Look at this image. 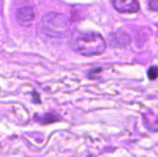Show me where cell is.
<instances>
[{"label":"cell","mask_w":158,"mask_h":157,"mask_svg":"<svg viewBox=\"0 0 158 157\" xmlns=\"http://www.w3.org/2000/svg\"><path fill=\"white\" fill-rule=\"evenodd\" d=\"M147 4L150 10L158 11V0H147Z\"/></svg>","instance_id":"6"},{"label":"cell","mask_w":158,"mask_h":157,"mask_svg":"<svg viewBox=\"0 0 158 157\" xmlns=\"http://www.w3.org/2000/svg\"><path fill=\"white\" fill-rule=\"evenodd\" d=\"M156 124H158V119L156 120Z\"/></svg>","instance_id":"7"},{"label":"cell","mask_w":158,"mask_h":157,"mask_svg":"<svg viewBox=\"0 0 158 157\" xmlns=\"http://www.w3.org/2000/svg\"><path fill=\"white\" fill-rule=\"evenodd\" d=\"M73 49L84 56H94L104 54L106 43L103 36L97 32H85L76 37Z\"/></svg>","instance_id":"1"},{"label":"cell","mask_w":158,"mask_h":157,"mask_svg":"<svg viewBox=\"0 0 158 157\" xmlns=\"http://www.w3.org/2000/svg\"><path fill=\"white\" fill-rule=\"evenodd\" d=\"M42 29L47 36L62 38L68 30L67 19L63 14L56 12L48 13L42 19Z\"/></svg>","instance_id":"2"},{"label":"cell","mask_w":158,"mask_h":157,"mask_svg":"<svg viewBox=\"0 0 158 157\" xmlns=\"http://www.w3.org/2000/svg\"><path fill=\"white\" fill-rule=\"evenodd\" d=\"M35 14L31 6H22L17 12V19L22 25H29L34 19Z\"/></svg>","instance_id":"4"},{"label":"cell","mask_w":158,"mask_h":157,"mask_svg":"<svg viewBox=\"0 0 158 157\" xmlns=\"http://www.w3.org/2000/svg\"><path fill=\"white\" fill-rule=\"evenodd\" d=\"M147 75H148V78L151 81L156 80L158 78V67H156V66L150 67L148 71H147Z\"/></svg>","instance_id":"5"},{"label":"cell","mask_w":158,"mask_h":157,"mask_svg":"<svg viewBox=\"0 0 158 157\" xmlns=\"http://www.w3.org/2000/svg\"><path fill=\"white\" fill-rule=\"evenodd\" d=\"M112 4L114 8L119 13L132 14L140 10L138 0H113Z\"/></svg>","instance_id":"3"}]
</instances>
